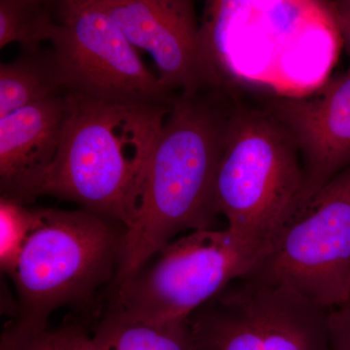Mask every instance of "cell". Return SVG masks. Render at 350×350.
Here are the masks:
<instances>
[{"instance_id":"cell-1","label":"cell","mask_w":350,"mask_h":350,"mask_svg":"<svg viewBox=\"0 0 350 350\" xmlns=\"http://www.w3.org/2000/svg\"><path fill=\"white\" fill-rule=\"evenodd\" d=\"M238 105L229 85L176 94L152 154L137 216L126 229L114 284L137 273L179 232L213 228L216 177Z\"/></svg>"},{"instance_id":"cell-2","label":"cell","mask_w":350,"mask_h":350,"mask_svg":"<svg viewBox=\"0 0 350 350\" xmlns=\"http://www.w3.org/2000/svg\"><path fill=\"white\" fill-rule=\"evenodd\" d=\"M71 96L72 110L61 147L38 197L75 202L129 229L172 105L112 103Z\"/></svg>"},{"instance_id":"cell-3","label":"cell","mask_w":350,"mask_h":350,"mask_svg":"<svg viewBox=\"0 0 350 350\" xmlns=\"http://www.w3.org/2000/svg\"><path fill=\"white\" fill-rule=\"evenodd\" d=\"M36 227L11 275L18 293L13 323L45 331L64 306H88L112 285L121 261L126 227L84 211L36 208Z\"/></svg>"},{"instance_id":"cell-4","label":"cell","mask_w":350,"mask_h":350,"mask_svg":"<svg viewBox=\"0 0 350 350\" xmlns=\"http://www.w3.org/2000/svg\"><path fill=\"white\" fill-rule=\"evenodd\" d=\"M305 172L291 133L265 107L239 103L219 165L214 209L246 238L276 243L301 213Z\"/></svg>"},{"instance_id":"cell-5","label":"cell","mask_w":350,"mask_h":350,"mask_svg":"<svg viewBox=\"0 0 350 350\" xmlns=\"http://www.w3.org/2000/svg\"><path fill=\"white\" fill-rule=\"evenodd\" d=\"M275 245L228 227L190 232L114 284L110 308L145 321L187 320L231 283L250 275Z\"/></svg>"},{"instance_id":"cell-6","label":"cell","mask_w":350,"mask_h":350,"mask_svg":"<svg viewBox=\"0 0 350 350\" xmlns=\"http://www.w3.org/2000/svg\"><path fill=\"white\" fill-rule=\"evenodd\" d=\"M330 312L288 285L246 275L189 322L194 350H330Z\"/></svg>"},{"instance_id":"cell-7","label":"cell","mask_w":350,"mask_h":350,"mask_svg":"<svg viewBox=\"0 0 350 350\" xmlns=\"http://www.w3.org/2000/svg\"><path fill=\"white\" fill-rule=\"evenodd\" d=\"M52 40L68 93L112 103L172 105L177 94L142 63L96 0H57Z\"/></svg>"},{"instance_id":"cell-8","label":"cell","mask_w":350,"mask_h":350,"mask_svg":"<svg viewBox=\"0 0 350 350\" xmlns=\"http://www.w3.org/2000/svg\"><path fill=\"white\" fill-rule=\"evenodd\" d=\"M328 310L350 300V167L320 190L250 275Z\"/></svg>"},{"instance_id":"cell-9","label":"cell","mask_w":350,"mask_h":350,"mask_svg":"<svg viewBox=\"0 0 350 350\" xmlns=\"http://www.w3.org/2000/svg\"><path fill=\"white\" fill-rule=\"evenodd\" d=\"M133 47L151 55L159 80L172 93L211 85L194 2L96 0Z\"/></svg>"},{"instance_id":"cell-10","label":"cell","mask_w":350,"mask_h":350,"mask_svg":"<svg viewBox=\"0 0 350 350\" xmlns=\"http://www.w3.org/2000/svg\"><path fill=\"white\" fill-rule=\"evenodd\" d=\"M266 107L291 133L300 151L303 209L350 167V75L329 83L315 98H278Z\"/></svg>"},{"instance_id":"cell-11","label":"cell","mask_w":350,"mask_h":350,"mask_svg":"<svg viewBox=\"0 0 350 350\" xmlns=\"http://www.w3.org/2000/svg\"><path fill=\"white\" fill-rule=\"evenodd\" d=\"M72 110L70 93L34 103L0 118L1 198L27 206L38 199L56 160Z\"/></svg>"},{"instance_id":"cell-12","label":"cell","mask_w":350,"mask_h":350,"mask_svg":"<svg viewBox=\"0 0 350 350\" xmlns=\"http://www.w3.org/2000/svg\"><path fill=\"white\" fill-rule=\"evenodd\" d=\"M64 94L68 91L53 48L22 50L12 62L0 66V118Z\"/></svg>"},{"instance_id":"cell-13","label":"cell","mask_w":350,"mask_h":350,"mask_svg":"<svg viewBox=\"0 0 350 350\" xmlns=\"http://www.w3.org/2000/svg\"><path fill=\"white\" fill-rule=\"evenodd\" d=\"M92 333L103 350H194L189 319L145 321L109 308Z\"/></svg>"},{"instance_id":"cell-14","label":"cell","mask_w":350,"mask_h":350,"mask_svg":"<svg viewBox=\"0 0 350 350\" xmlns=\"http://www.w3.org/2000/svg\"><path fill=\"white\" fill-rule=\"evenodd\" d=\"M59 23L57 0H0V48L18 43L22 50L52 42Z\"/></svg>"},{"instance_id":"cell-15","label":"cell","mask_w":350,"mask_h":350,"mask_svg":"<svg viewBox=\"0 0 350 350\" xmlns=\"http://www.w3.org/2000/svg\"><path fill=\"white\" fill-rule=\"evenodd\" d=\"M36 208L14 200L0 199V266L12 275L29 237L36 224Z\"/></svg>"},{"instance_id":"cell-16","label":"cell","mask_w":350,"mask_h":350,"mask_svg":"<svg viewBox=\"0 0 350 350\" xmlns=\"http://www.w3.org/2000/svg\"><path fill=\"white\" fill-rule=\"evenodd\" d=\"M0 350H53L49 329L27 330L10 321L2 333Z\"/></svg>"},{"instance_id":"cell-17","label":"cell","mask_w":350,"mask_h":350,"mask_svg":"<svg viewBox=\"0 0 350 350\" xmlns=\"http://www.w3.org/2000/svg\"><path fill=\"white\" fill-rule=\"evenodd\" d=\"M53 350H103L93 333L81 324L66 323L49 330Z\"/></svg>"},{"instance_id":"cell-18","label":"cell","mask_w":350,"mask_h":350,"mask_svg":"<svg viewBox=\"0 0 350 350\" xmlns=\"http://www.w3.org/2000/svg\"><path fill=\"white\" fill-rule=\"evenodd\" d=\"M329 340L330 350H350V304L331 310Z\"/></svg>"},{"instance_id":"cell-19","label":"cell","mask_w":350,"mask_h":350,"mask_svg":"<svg viewBox=\"0 0 350 350\" xmlns=\"http://www.w3.org/2000/svg\"><path fill=\"white\" fill-rule=\"evenodd\" d=\"M329 6L335 25H350V0L333 1Z\"/></svg>"},{"instance_id":"cell-20","label":"cell","mask_w":350,"mask_h":350,"mask_svg":"<svg viewBox=\"0 0 350 350\" xmlns=\"http://www.w3.org/2000/svg\"><path fill=\"white\" fill-rule=\"evenodd\" d=\"M337 27L338 32H340V38L344 41L345 49H347V55L350 59V25H335ZM350 75V64L349 68L347 72Z\"/></svg>"},{"instance_id":"cell-21","label":"cell","mask_w":350,"mask_h":350,"mask_svg":"<svg viewBox=\"0 0 350 350\" xmlns=\"http://www.w3.org/2000/svg\"><path fill=\"white\" fill-rule=\"evenodd\" d=\"M349 304H350V300H349Z\"/></svg>"}]
</instances>
